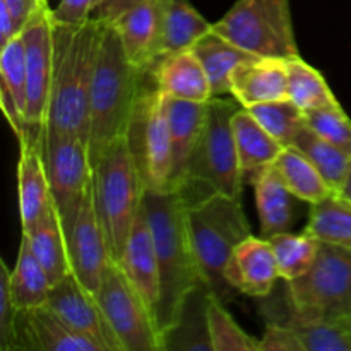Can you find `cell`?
<instances>
[{
    "label": "cell",
    "instance_id": "obj_1",
    "mask_svg": "<svg viewBox=\"0 0 351 351\" xmlns=\"http://www.w3.org/2000/svg\"><path fill=\"white\" fill-rule=\"evenodd\" d=\"M143 208L151 226L160 267V302L156 328L163 343L177 322L185 302L202 287L185 218V202L178 191L146 189Z\"/></svg>",
    "mask_w": 351,
    "mask_h": 351
},
{
    "label": "cell",
    "instance_id": "obj_2",
    "mask_svg": "<svg viewBox=\"0 0 351 351\" xmlns=\"http://www.w3.org/2000/svg\"><path fill=\"white\" fill-rule=\"evenodd\" d=\"M105 23L93 17L82 26L55 24L50 101L41 129L88 141L89 93Z\"/></svg>",
    "mask_w": 351,
    "mask_h": 351
},
{
    "label": "cell",
    "instance_id": "obj_3",
    "mask_svg": "<svg viewBox=\"0 0 351 351\" xmlns=\"http://www.w3.org/2000/svg\"><path fill=\"white\" fill-rule=\"evenodd\" d=\"M147 75L149 71L127 57L115 27L105 24L89 93L88 147L93 167L113 141L127 134Z\"/></svg>",
    "mask_w": 351,
    "mask_h": 351
},
{
    "label": "cell",
    "instance_id": "obj_4",
    "mask_svg": "<svg viewBox=\"0 0 351 351\" xmlns=\"http://www.w3.org/2000/svg\"><path fill=\"white\" fill-rule=\"evenodd\" d=\"M185 218L202 285L226 304L235 290L226 281L225 267L237 245L252 235L242 201L216 192L185 204Z\"/></svg>",
    "mask_w": 351,
    "mask_h": 351
},
{
    "label": "cell",
    "instance_id": "obj_5",
    "mask_svg": "<svg viewBox=\"0 0 351 351\" xmlns=\"http://www.w3.org/2000/svg\"><path fill=\"white\" fill-rule=\"evenodd\" d=\"M240 108L235 98H213L208 103V115L201 137L189 160L180 192L185 204H192L208 195L225 194L242 197L243 171L233 137L232 117Z\"/></svg>",
    "mask_w": 351,
    "mask_h": 351
},
{
    "label": "cell",
    "instance_id": "obj_6",
    "mask_svg": "<svg viewBox=\"0 0 351 351\" xmlns=\"http://www.w3.org/2000/svg\"><path fill=\"white\" fill-rule=\"evenodd\" d=\"M144 182L125 136L113 141L93 167L96 213L108 243L110 257L122 259L127 239L143 208Z\"/></svg>",
    "mask_w": 351,
    "mask_h": 351
},
{
    "label": "cell",
    "instance_id": "obj_7",
    "mask_svg": "<svg viewBox=\"0 0 351 351\" xmlns=\"http://www.w3.org/2000/svg\"><path fill=\"white\" fill-rule=\"evenodd\" d=\"M290 315L351 322V247L321 242L304 276L287 281Z\"/></svg>",
    "mask_w": 351,
    "mask_h": 351
},
{
    "label": "cell",
    "instance_id": "obj_8",
    "mask_svg": "<svg viewBox=\"0 0 351 351\" xmlns=\"http://www.w3.org/2000/svg\"><path fill=\"white\" fill-rule=\"evenodd\" d=\"M213 29L256 57L300 55L295 40L290 0H237Z\"/></svg>",
    "mask_w": 351,
    "mask_h": 351
},
{
    "label": "cell",
    "instance_id": "obj_9",
    "mask_svg": "<svg viewBox=\"0 0 351 351\" xmlns=\"http://www.w3.org/2000/svg\"><path fill=\"white\" fill-rule=\"evenodd\" d=\"M149 77L151 69L127 129V141L143 177L144 187L165 191L171 167L167 96L156 88V82L153 88L147 84Z\"/></svg>",
    "mask_w": 351,
    "mask_h": 351
},
{
    "label": "cell",
    "instance_id": "obj_10",
    "mask_svg": "<svg viewBox=\"0 0 351 351\" xmlns=\"http://www.w3.org/2000/svg\"><path fill=\"white\" fill-rule=\"evenodd\" d=\"M96 298L123 351H163L153 312L115 261L105 267Z\"/></svg>",
    "mask_w": 351,
    "mask_h": 351
},
{
    "label": "cell",
    "instance_id": "obj_11",
    "mask_svg": "<svg viewBox=\"0 0 351 351\" xmlns=\"http://www.w3.org/2000/svg\"><path fill=\"white\" fill-rule=\"evenodd\" d=\"M60 219L72 274L96 295L105 267L112 257L101 221L96 213L93 182L79 201L67 213L60 215Z\"/></svg>",
    "mask_w": 351,
    "mask_h": 351
},
{
    "label": "cell",
    "instance_id": "obj_12",
    "mask_svg": "<svg viewBox=\"0 0 351 351\" xmlns=\"http://www.w3.org/2000/svg\"><path fill=\"white\" fill-rule=\"evenodd\" d=\"M41 158L47 168L51 195L58 215L67 213L93 182L88 141L72 134L38 132Z\"/></svg>",
    "mask_w": 351,
    "mask_h": 351
},
{
    "label": "cell",
    "instance_id": "obj_13",
    "mask_svg": "<svg viewBox=\"0 0 351 351\" xmlns=\"http://www.w3.org/2000/svg\"><path fill=\"white\" fill-rule=\"evenodd\" d=\"M53 17L50 5L34 14L21 31L26 57V120L33 129H41L47 119L53 77Z\"/></svg>",
    "mask_w": 351,
    "mask_h": 351
},
{
    "label": "cell",
    "instance_id": "obj_14",
    "mask_svg": "<svg viewBox=\"0 0 351 351\" xmlns=\"http://www.w3.org/2000/svg\"><path fill=\"white\" fill-rule=\"evenodd\" d=\"M48 305L71 328L96 343L101 351H123L96 295L72 273L51 285Z\"/></svg>",
    "mask_w": 351,
    "mask_h": 351
},
{
    "label": "cell",
    "instance_id": "obj_15",
    "mask_svg": "<svg viewBox=\"0 0 351 351\" xmlns=\"http://www.w3.org/2000/svg\"><path fill=\"white\" fill-rule=\"evenodd\" d=\"M225 278L239 293L266 298L280 280V267L269 240L249 235L237 245L225 267Z\"/></svg>",
    "mask_w": 351,
    "mask_h": 351
},
{
    "label": "cell",
    "instance_id": "obj_16",
    "mask_svg": "<svg viewBox=\"0 0 351 351\" xmlns=\"http://www.w3.org/2000/svg\"><path fill=\"white\" fill-rule=\"evenodd\" d=\"M16 336L17 351H101L48 304L17 312Z\"/></svg>",
    "mask_w": 351,
    "mask_h": 351
},
{
    "label": "cell",
    "instance_id": "obj_17",
    "mask_svg": "<svg viewBox=\"0 0 351 351\" xmlns=\"http://www.w3.org/2000/svg\"><path fill=\"white\" fill-rule=\"evenodd\" d=\"M38 132L33 129L21 141V154L17 163V192H19V215L23 232L33 230L53 208L55 201L48 182L47 168L41 158Z\"/></svg>",
    "mask_w": 351,
    "mask_h": 351
},
{
    "label": "cell",
    "instance_id": "obj_18",
    "mask_svg": "<svg viewBox=\"0 0 351 351\" xmlns=\"http://www.w3.org/2000/svg\"><path fill=\"white\" fill-rule=\"evenodd\" d=\"M163 10L165 0H143L112 23L127 57L144 71L160 60Z\"/></svg>",
    "mask_w": 351,
    "mask_h": 351
},
{
    "label": "cell",
    "instance_id": "obj_19",
    "mask_svg": "<svg viewBox=\"0 0 351 351\" xmlns=\"http://www.w3.org/2000/svg\"><path fill=\"white\" fill-rule=\"evenodd\" d=\"M119 264L144 304L153 312L156 322V308L160 302V267H158L153 232L147 223L144 208H141L136 223L130 230Z\"/></svg>",
    "mask_w": 351,
    "mask_h": 351
},
{
    "label": "cell",
    "instance_id": "obj_20",
    "mask_svg": "<svg viewBox=\"0 0 351 351\" xmlns=\"http://www.w3.org/2000/svg\"><path fill=\"white\" fill-rule=\"evenodd\" d=\"M230 96L243 108L288 98L287 60L252 57L242 62L230 79Z\"/></svg>",
    "mask_w": 351,
    "mask_h": 351
},
{
    "label": "cell",
    "instance_id": "obj_21",
    "mask_svg": "<svg viewBox=\"0 0 351 351\" xmlns=\"http://www.w3.org/2000/svg\"><path fill=\"white\" fill-rule=\"evenodd\" d=\"M156 88L168 98L208 103L213 99L211 82L194 50L171 53L151 67Z\"/></svg>",
    "mask_w": 351,
    "mask_h": 351
},
{
    "label": "cell",
    "instance_id": "obj_22",
    "mask_svg": "<svg viewBox=\"0 0 351 351\" xmlns=\"http://www.w3.org/2000/svg\"><path fill=\"white\" fill-rule=\"evenodd\" d=\"M208 103L184 101V99L167 96L168 123H170L171 137V167L165 191H177L184 180L189 160L197 146L202 127H204Z\"/></svg>",
    "mask_w": 351,
    "mask_h": 351
},
{
    "label": "cell",
    "instance_id": "obj_23",
    "mask_svg": "<svg viewBox=\"0 0 351 351\" xmlns=\"http://www.w3.org/2000/svg\"><path fill=\"white\" fill-rule=\"evenodd\" d=\"M250 182L256 192L257 215L264 239L290 232L297 219V202L300 199L287 187L276 167L271 165L263 168L250 177Z\"/></svg>",
    "mask_w": 351,
    "mask_h": 351
},
{
    "label": "cell",
    "instance_id": "obj_24",
    "mask_svg": "<svg viewBox=\"0 0 351 351\" xmlns=\"http://www.w3.org/2000/svg\"><path fill=\"white\" fill-rule=\"evenodd\" d=\"M232 127L243 178H250L263 168L274 165L285 149L243 106L233 113Z\"/></svg>",
    "mask_w": 351,
    "mask_h": 351
},
{
    "label": "cell",
    "instance_id": "obj_25",
    "mask_svg": "<svg viewBox=\"0 0 351 351\" xmlns=\"http://www.w3.org/2000/svg\"><path fill=\"white\" fill-rule=\"evenodd\" d=\"M213 31V23L199 14L189 0H165L160 60L167 55L191 50Z\"/></svg>",
    "mask_w": 351,
    "mask_h": 351
},
{
    "label": "cell",
    "instance_id": "obj_26",
    "mask_svg": "<svg viewBox=\"0 0 351 351\" xmlns=\"http://www.w3.org/2000/svg\"><path fill=\"white\" fill-rule=\"evenodd\" d=\"M192 50L197 55L206 74H208L209 82H211L213 98L230 96V79H232L233 71L242 62L256 57V55L233 45L232 41L223 38L215 29L202 36L192 47Z\"/></svg>",
    "mask_w": 351,
    "mask_h": 351
},
{
    "label": "cell",
    "instance_id": "obj_27",
    "mask_svg": "<svg viewBox=\"0 0 351 351\" xmlns=\"http://www.w3.org/2000/svg\"><path fill=\"white\" fill-rule=\"evenodd\" d=\"M51 283L34 256L27 237H21L16 267L10 271V293L17 311H31L48 304Z\"/></svg>",
    "mask_w": 351,
    "mask_h": 351
},
{
    "label": "cell",
    "instance_id": "obj_28",
    "mask_svg": "<svg viewBox=\"0 0 351 351\" xmlns=\"http://www.w3.org/2000/svg\"><path fill=\"white\" fill-rule=\"evenodd\" d=\"M23 233L29 240L31 249L43 266L45 273L48 274V280L51 285L72 273L71 263H69L67 243H65L64 228H62V219L57 206L53 204L50 213L33 230Z\"/></svg>",
    "mask_w": 351,
    "mask_h": 351
},
{
    "label": "cell",
    "instance_id": "obj_29",
    "mask_svg": "<svg viewBox=\"0 0 351 351\" xmlns=\"http://www.w3.org/2000/svg\"><path fill=\"white\" fill-rule=\"evenodd\" d=\"M274 167L287 187L308 206L317 204L329 195L336 194L314 163L295 146L285 147L274 161Z\"/></svg>",
    "mask_w": 351,
    "mask_h": 351
},
{
    "label": "cell",
    "instance_id": "obj_30",
    "mask_svg": "<svg viewBox=\"0 0 351 351\" xmlns=\"http://www.w3.org/2000/svg\"><path fill=\"white\" fill-rule=\"evenodd\" d=\"M208 288L202 285L189 297L173 328L163 339V350H202L213 351L206 317Z\"/></svg>",
    "mask_w": 351,
    "mask_h": 351
},
{
    "label": "cell",
    "instance_id": "obj_31",
    "mask_svg": "<svg viewBox=\"0 0 351 351\" xmlns=\"http://www.w3.org/2000/svg\"><path fill=\"white\" fill-rule=\"evenodd\" d=\"M305 232L319 242L351 247V201L336 192L312 204Z\"/></svg>",
    "mask_w": 351,
    "mask_h": 351
},
{
    "label": "cell",
    "instance_id": "obj_32",
    "mask_svg": "<svg viewBox=\"0 0 351 351\" xmlns=\"http://www.w3.org/2000/svg\"><path fill=\"white\" fill-rule=\"evenodd\" d=\"M288 69V98L304 112L321 106L338 105L335 93L321 71L312 67L302 55L287 58Z\"/></svg>",
    "mask_w": 351,
    "mask_h": 351
},
{
    "label": "cell",
    "instance_id": "obj_33",
    "mask_svg": "<svg viewBox=\"0 0 351 351\" xmlns=\"http://www.w3.org/2000/svg\"><path fill=\"white\" fill-rule=\"evenodd\" d=\"M293 146L305 154L314 163V167L321 171L335 192H341L346 177L351 167V156L339 149L338 146L331 144L329 141L322 139L315 134L311 127L305 123L304 129L298 132Z\"/></svg>",
    "mask_w": 351,
    "mask_h": 351
},
{
    "label": "cell",
    "instance_id": "obj_34",
    "mask_svg": "<svg viewBox=\"0 0 351 351\" xmlns=\"http://www.w3.org/2000/svg\"><path fill=\"white\" fill-rule=\"evenodd\" d=\"M276 256L281 280L291 281L304 276L314 264L319 252V240L304 230V233H276L269 237Z\"/></svg>",
    "mask_w": 351,
    "mask_h": 351
},
{
    "label": "cell",
    "instance_id": "obj_35",
    "mask_svg": "<svg viewBox=\"0 0 351 351\" xmlns=\"http://www.w3.org/2000/svg\"><path fill=\"white\" fill-rule=\"evenodd\" d=\"M247 110L285 147L293 146L298 132L307 123L305 122L304 110L298 108L290 98L257 103V105L249 106Z\"/></svg>",
    "mask_w": 351,
    "mask_h": 351
},
{
    "label": "cell",
    "instance_id": "obj_36",
    "mask_svg": "<svg viewBox=\"0 0 351 351\" xmlns=\"http://www.w3.org/2000/svg\"><path fill=\"white\" fill-rule=\"evenodd\" d=\"M287 324L297 331L305 351H351V324L331 319H298L290 315Z\"/></svg>",
    "mask_w": 351,
    "mask_h": 351
},
{
    "label": "cell",
    "instance_id": "obj_37",
    "mask_svg": "<svg viewBox=\"0 0 351 351\" xmlns=\"http://www.w3.org/2000/svg\"><path fill=\"white\" fill-rule=\"evenodd\" d=\"M206 317L213 351H259V339L243 331L225 308V302L208 293Z\"/></svg>",
    "mask_w": 351,
    "mask_h": 351
},
{
    "label": "cell",
    "instance_id": "obj_38",
    "mask_svg": "<svg viewBox=\"0 0 351 351\" xmlns=\"http://www.w3.org/2000/svg\"><path fill=\"white\" fill-rule=\"evenodd\" d=\"M305 122L322 139L329 141L351 156V119L339 103L308 110L305 112Z\"/></svg>",
    "mask_w": 351,
    "mask_h": 351
},
{
    "label": "cell",
    "instance_id": "obj_39",
    "mask_svg": "<svg viewBox=\"0 0 351 351\" xmlns=\"http://www.w3.org/2000/svg\"><path fill=\"white\" fill-rule=\"evenodd\" d=\"M0 82L9 88L26 115V57L21 33L0 48Z\"/></svg>",
    "mask_w": 351,
    "mask_h": 351
},
{
    "label": "cell",
    "instance_id": "obj_40",
    "mask_svg": "<svg viewBox=\"0 0 351 351\" xmlns=\"http://www.w3.org/2000/svg\"><path fill=\"white\" fill-rule=\"evenodd\" d=\"M17 307L10 293V269L0 263V351H17Z\"/></svg>",
    "mask_w": 351,
    "mask_h": 351
},
{
    "label": "cell",
    "instance_id": "obj_41",
    "mask_svg": "<svg viewBox=\"0 0 351 351\" xmlns=\"http://www.w3.org/2000/svg\"><path fill=\"white\" fill-rule=\"evenodd\" d=\"M259 351H305V348L290 324L269 321L259 339Z\"/></svg>",
    "mask_w": 351,
    "mask_h": 351
},
{
    "label": "cell",
    "instance_id": "obj_42",
    "mask_svg": "<svg viewBox=\"0 0 351 351\" xmlns=\"http://www.w3.org/2000/svg\"><path fill=\"white\" fill-rule=\"evenodd\" d=\"M101 3L103 0H58L57 7L51 9V17L62 26H82L95 17Z\"/></svg>",
    "mask_w": 351,
    "mask_h": 351
},
{
    "label": "cell",
    "instance_id": "obj_43",
    "mask_svg": "<svg viewBox=\"0 0 351 351\" xmlns=\"http://www.w3.org/2000/svg\"><path fill=\"white\" fill-rule=\"evenodd\" d=\"M10 10L16 23L17 31H23V27L29 23L34 14L40 12L41 9L48 7V0H2Z\"/></svg>",
    "mask_w": 351,
    "mask_h": 351
},
{
    "label": "cell",
    "instance_id": "obj_44",
    "mask_svg": "<svg viewBox=\"0 0 351 351\" xmlns=\"http://www.w3.org/2000/svg\"><path fill=\"white\" fill-rule=\"evenodd\" d=\"M139 2L143 0H103L101 5L96 9L95 17L105 24H112L113 21L119 19L123 12L132 9Z\"/></svg>",
    "mask_w": 351,
    "mask_h": 351
},
{
    "label": "cell",
    "instance_id": "obj_45",
    "mask_svg": "<svg viewBox=\"0 0 351 351\" xmlns=\"http://www.w3.org/2000/svg\"><path fill=\"white\" fill-rule=\"evenodd\" d=\"M17 34H19V31H17L16 23H14L12 14L7 9L5 3L0 0V48L9 43L12 38H16Z\"/></svg>",
    "mask_w": 351,
    "mask_h": 351
},
{
    "label": "cell",
    "instance_id": "obj_46",
    "mask_svg": "<svg viewBox=\"0 0 351 351\" xmlns=\"http://www.w3.org/2000/svg\"><path fill=\"white\" fill-rule=\"evenodd\" d=\"M339 194L343 195V197H346L348 201H351V167H350V171H348V177H346L345 180V185H343L341 192Z\"/></svg>",
    "mask_w": 351,
    "mask_h": 351
},
{
    "label": "cell",
    "instance_id": "obj_47",
    "mask_svg": "<svg viewBox=\"0 0 351 351\" xmlns=\"http://www.w3.org/2000/svg\"><path fill=\"white\" fill-rule=\"evenodd\" d=\"M350 324H351V322H350Z\"/></svg>",
    "mask_w": 351,
    "mask_h": 351
}]
</instances>
